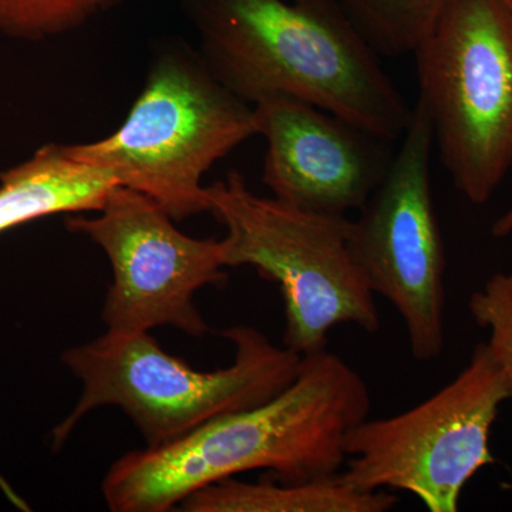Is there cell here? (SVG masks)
Instances as JSON below:
<instances>
[{"instance_id":"5","label":"cell","mask_w":512,"mask_h":512,"mask_svg":"<svg viewBox=\"0 0 512 512\" xmlns=\"http://www.w3.org/2000/svg\"><path fill=\"white\" fill-rule=\"evenodd\" d=\"M205 191L208 212L227 229L221 239L225 268L251 266L279 285L285 348L315 355L326 350L330 330L340 325L379 332L376 295L353 256L346 215L261 197L235 170Z\"/></svg>"},{"instance_id":"15","label":"cell","mask_w":512,"mask_h":512,"mask_svg":"<svg viewBox=\"0 0 512 512\" xmlns=\"http://www.w3.org/2000/svg\"><path fill=\"white\" fill-rule=\"evenodd\" d=\"M474 322L490 333L487 345L512 384V271L498 272L470 296Z\"/></svg>"},{"instance_id":"3","label":"cell","mask_w":512,"mask_h":512,"mask_svg":"<svg viewBox=\"0 0 512 512\" xmlns=\"http://www.w3.org/2000/svg\"><path fill=\"white\" fill-rule=\"evenodd\" d=\"M222 336L234 346V360L211 372L165 352L150 332L107 329L66 350L63 363L82 380L83 392L53 430L55 448L87 414L107 406L126 413L148 447L163 446L208 421L268 402L298 376L303 357L274 345L258 329L237 325Z\"/></svg>"},{"instance_id":"2","label":"cell","mask_w":512,"mask_h":512,"mask_svg":"<svg viewBox=\"0 0 512 512\" xmlns=\"http://www.w3.org/2000/svg\"><path fill=\"white\" fill-rule=\"evenodd\" d=\"M200 55L245 103L305 101L397 141L413 107L339 0H194Z\"/></svg>"},{"instance_id":"17","label":"cell","mask_w":512,"mask_h":512,"mask_svg":"<svg viewBox=\"0 0 512 512\" xmlns=\"http://www.w3.org/2000/svg\"><path fill=\"white\" fill-rule=\"evenodd\" d=\"M505 2V5L508 6V8H510L511 12H512V0H504Z\"/></svg>"},{"instance_id":"9","label":"cell","mask_w":512,"mask_h":512,"mask_svg":"<svg viewBox=\"0 0 512 512\" xmlns=\"http://www.w3.org/2000/svg\"><path fill=\"white\" fill-rule=\"evenodd\" d=\"M93 218L73 217L66 227L99 245L113 281L101 318L107 329L151 332L174 328L204 338L210 325L195 293L228 278L221 241L188 237L146 194L117 185Z\"/></svg>"},{"instance_id":"7","label":"cell","mask_w":512,"mask_h":512,"mask_svg":"<svg viewBox=\"0 0 512 512\" xmlns=\"http://www.w3.org/2000/svg\"><path fill=\"white\" fill-rule=\"evenodd\" d=\"M512 384L487 342L439 392L406 412L366 419L346 439L340 478L363 491L400 490L430 512H457L464 487L495 463L490 437Z\"/></svg>"},{"instance_id":"16","label":"cell","mask_w":512,"mask_h":512,"mask_svg":"<svg viewBox=\"0 0 512 512\" xmlns=\"http://www.w3.org/2000/svg\"><path fill=\"white\" fill-rule=\"evenodd\" d=\"M512 234V205L504 212L501 217L495 220L493 227H491V235L494 238H507Z\"/></svg>"},{"instance_id":"6","label":"cell","mask_w":512,"mask_h":512,"mask_svg":"<svg viewBox=\"0 0 512 512\" xmlns=\"http://www.w3.org/2000/svg\"><path fill=\"white\" fill-rule=\"evenodd\" d=\"M414 56L441 163L483 205L512 168V12L504 0H451Z\"/></svg>"},{"instance_id":"4","label":"cell","mask_w":512,"mask_h":512,"mask_svg":"<svg viewBox=\"0 0 512 512\" xmlns=\"http://www.w3.org/2000/svg\"><path fill=\"white\" fill-rule=\"evenodd\" d=\"M259 134L254 106L229 92L200 53L161 50L119 130L66 146L74 160L110 171L120 185L156 200L175 221L208 212L202 177Z\"/></svg>"},{"instance_id":"14","label":"cell","mask_w":512,"mask_h":512,"mask_svg":"<svg viewBox=\"0 0 512 512\" xmlns=\"http://www.w3.org/2000/svg\"><path fill=\"white\" fill-rule=\"evenodd\" d=\"M121 0H0V33L19 40H45L73 32Z\"/></svg>"},{"instance_id":"10","label":"cell","mask_w":512,"mask_h":512,"mask_svg":"<svg viewBox=\"0 0 512 512\" xmlns=\"http://www.w3.org/2000/svg\"><path fill=\"white\" fill-rule=\"evenodd\" d=\"M268 141L262 180L275 198L328 215L360 210L392 164L393 141L291 97L254 106Z\"/></svg>"},{"instance_id":"11","label":"cell","mask_w":512,"mask_h":512,"mask_svg":"<svg viewBox=\"0 0 512 512\" xmlns=\"http://www.w3.org/2000/svg\"><path fill=\"white\" fill-rule=\"evenodd\" d=\"M119 180L47 144L0 175V232L60 212L100 211Z\"/></svg>"},{"instance_id":"1","label":"cell","mask_w":512,"mask_h":512,"mask_svg":"<svg viewBox=\"0 0 512 512\" xmlns=\"http://www.w3.org/2000/svg\"><path fill=\"white\" fill-rule=\"evenodd\" d=\"M370 392L359 373L328 352L305 356L281 393L202 424L181 439L128 451L101 483L113 512L173 511L202 487L265 470L282 483L338 476L346 439L369 419Z\"/></svg>"},{"instance_id":"13","label":"cell","mask_w":512,"mask_h":512,"mask_svg":"<svg viewBox=\"0 0 512 512\" xmlns=\"http://www.w3.org/2000/svg\"><path fill=\"white\" fill-rule=\"evenodd\" d=\"M360 35L379 56L416 52L451 0H339Z\"/></svg>"},{"instance_id":"8","label":"cell","mask_w":512,"mask_h":512,"mask_svg":"<svg viewBox=\"0 0 512 512\" xmlns=\"http://www.w3.org/2000/svg\"><path fill=\"white\" fill-rule=\"evenodd\" d=\"M434 136L423 101L382 180L352 221L350 248L367 285L392 303L417 362L446 346L447 258L431 191Z\"/></svg>"},{"instance_id":"12","label":"cell","mask_w":512,"mask_h":512,"mask_svg":"<svg viewBox=\"0 0 512 512\" xmlns=\"http://www.w3.org/2000/svg\"><path fill=\"white\" fill-rule=\"evenodd\" d=\"M397 504L396 495L359 490L338 474L301 483L229 477L200 488L180 505L187 512H387Z\"/></svg>"}]
</instances>
